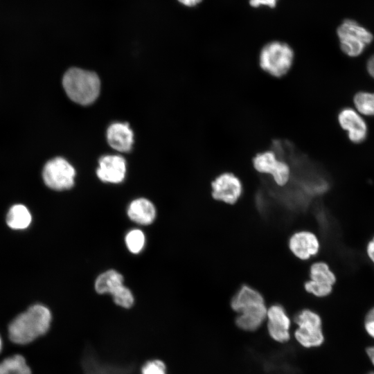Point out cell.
I'll use <instances>...</instances> for the list:
<instances>
[{"label":"cell","mask_w":374,"mask_h":374,"mask_svg":"<svg viewBox=\"0 0 374 374\" xmlns=\"http://www.w3.org/2000/svg\"><path fill=\"white\" fill-rule=\"evenodd\" d=\"M51 319V313L46 306L33 305L11 321L8 337L16 344H29L47 332Z\"/></svg>","instance_id":"1"},{"label":"cell","mask_w":374,"mask_h":374,"mask_svg":"<svg viewBox=\"0 0 374 374\" xmlns=\"http://www.w3.org/2000/svg\"><path fill=\"white\" fill-rule=\"evenodd\" d=\"M62 86L68 97L73 102L87 105L98 98L100 82L98 75L91 71L71 68L62 78Z\"/></svg>","instance_id":"2"},{"label":"cell","mask_w":374,"mask_h":374,"mask_svg":"<svg viewBox=\"0 0 374 374\" xmlns=\"http://www.w3.org/2000/svg\"><path fill=\"white\" fill-rule=\"evenodd\" d=\"M294 59V50L288 44L271 41L261 48L258 62L264 71L275 78H280L290 71Z\"/></svg>","instance_id":"3"},{"label":"cell","mask_w":374,"mask_h":374,"mask_svg":"<svg viewBox=\"0 0 374 374\" xmlns=\"http://www.w3.org/2000/svg\"><path fill=\"white\" fill-rule=\"evenodd\" d=\"M337 33L341 51L350 57L362 54L373 39L371 32L352 19L344 20L338 27Z\"/></svg>","instance_id":"4"},{"label":"cell","mask_w":374,"mask_h":374,"mask_svg":"<svg viewBox=\"0 0 374 374\" xmlns=\"http://www.w3.org/2000/svg\"><path fill=\"white\" fill-rule=\"evenodd\" d=\"M294 322L297 325L294 337L300 345L305 348H314L323 343L321 318L317 313L304 309L296 315Z\"/></svg>","instance_id":"5"},{"label":"cell","mask_w":374,"mask_h":374,"mask_svg":"<svg viewBox=\"0 0 374 374\" xmlns=\"http://www.w3.org/2000/svg\"><path fill=\"white\" fill-rule=\"evenodd\" d=\"M75 171L65 159L58 157L48 161L42 170L45 184L55 190L71 188L74 184Z\"/></svg>","instance_id":"6"},{"label":"cell","mask_w":374,"mask_h":374,"mask_svg":"<svg viewBox=\"0 0 374 374\" xmlns=\"http://www.w3.org/2000/svg\"><path fill=\"white\" fill-rule=\"evenodd\" d=\"M252 161L258 172L270 175L278 186H284L289 181L290 168L285 161L277 157L274 152L267 150L258 153Z\"/></svg>","instance_id":"7"},{"label":"cell","mask_w":374,"mask_h":374,"mask_svg":"<svg viewBox=\"0 0 374 374\" xmlns=\"http://www.w3.org/2000/svg\"><path fill=\"white\" fill-rule=\"evenodd\" d=\"M212 196L218 201L226 204H235L243 190L241 181L231 172L218 175L211 183Z\"/></svg>","instance_id":"8"},{"label":"cell","mask_w":374,"mask_h":374,"mask_svg":"<svg viewBox=\"0 0 374 374\" xmlns=\"http://www.w3.org/2000/svg\"><path fill=\"white\" fill-rule=\"evenodd\" d=\"M267 327L269 336L274 341L285 343L290 338V319L280 305L270 306L267 311Z\"/></svg>","instance_id":"9"},{"label":"cell","mask_w":374,"mask_h":374,"mask_svg":"<svg viewBox=\"0 0 374 374\" xmlns=\"http://www.w3.org/2000/svg\"><path fill=\"white\" fill-rule=\"evenodd\" d=\"M338 121L341 128L347 132L352 142L360 143L366 139L367 125L357 110L350 107L342 109L338 114Z\"/></svg>","instance_id":"10"},{"label":"cell","mask_w":374,"mask_h":374,"mask_svg":"<svg viewBox=\"0 0 374 374\" xmlns=\"http://www.w3.org/2000/svg\"><path fill=\"white\" fill-rule=\"evenodd\" d=\"M125 173L126 163L123 157L118 155H106L100 159L96 174L101 181L118 184L124 179Z\"/></svg>","instance_id":"11"},{"label":"cell","mask_w":374,"mask_h":374,"mask_svg":"<svg viewBox=\"0 0 374 374\" xmlns=\"http://www.w3.org/2000/svg\"><path fill=\"white\" fill-rule=\"evenodd\" d=\"M289 247L295 256L301 260H307L319 252L320 244L314 233L301 231L290 237Z\"/></svg>","instance_id":"12"},{"label":"cell","mask_w":374,"mask_h":374,"mask_svg":"<svg viewBox=\"0 0 374 374\" xmlns=\"http://www.w3.org/2000/svg\"><path fill=\"white\" fill-rule=\"evenodd\" d=\"M109 145L120 152H128L133 143V132L127 123H115L107 131Z\"/></svg>","instance_id":"13"},{"label":"cell","mask_w":374,"mask_h":374,"mask_svg":"<svg viewBox=\"0 0 374 374\" xmlns=\"http://www.w3.org/2000/svg\"><path fill=\"white\" fill-rule=\"evenodd\" d=\"M267 311L265 303L244 310L236 317L235 324L241 330L255 331L266 320Z\"/></svg>","instance_id":"14"},{"label":"cell","mask_w":374,"mask_h":374,"mask_svg":"<svg viewBox=\"0 0 374 374\" xmlns=\"http://www.w3.org/2000/svg\"><path fill=\"white\" fill-rule=\"evenodd\" d=\"M127 215L133 222L143 225L150 224L156 217L154 204L145 198L133 200L127 208Z\"/></svg>","instance_id":"15"},{"label":"cell","mask_w":374,"mask_h":374,"mask_svg":"<svg viewBox=\"0 0 374 374\" xmlns=\"http://www.w3.org/2000/svg\"><path fill=\"white\" fill-rule=\"evenodd\" d=\"M265 303L263 296L255 289L243 285L233 296L231 307L237 313L253 306Z\"/></svg>","instance_id":"16"},{"label":"cell","mask_w":374,"mask_h":374,"mask_svg":"<svg viewBox=\"0 0 374 374\" xmlns=\"http://www.w3.org/2000/svg\"><path fill=\"white\" fill-rule=\"evenodd\" d=\"M123 285L121 274L114 269L107 270L100 274L95 281V290L100 294H111L118 287Z\"/></svg>","instance_id":"17"},{"label":"cell","mask_w":374,"mask_h":374,"mask_svg":"<svg viewBox=\"0 0 374 374\" xmlns=\"http://www.w3.org/2000/svg\"><path fill=\"white\" fill-rule=\"evenodd\" d=\"M32 220L28 209L22 204L12 206L6 216L7 224L13 229H25Z\"/></svg>","instance_id":"18"},{"label":"cell","mask_w":374,"mask_h":374,"mask_svg":"<svg viewBox=\"0 0 374 374\" xmlns=\"http://www.w3.org/2000/svg\"><path fill=\"white\" fill-rule=\"evenodd\" d=\"M0 374H31V370L22 355H15L0 362Z\"/></svg>","instance_id":"19"},{"label":"cell","mask_w":374,"mask_h":374,"mask_svg":"<svg viewBox=\"0 0 374 374\" xmlns=\"http://www.w3.org/2000/svg\"><path fill=\"white\" fill-rule=\"evenodd\" d=\"M310 280L332 285L336 283L337 278L328 265L324 262H317L312 264L310 269Z\"/></svg>","instance_id":"20"},{"label":"cell","mask_w":374,"mask_h":374,"mask_svg":"<svg viewBox=\"0 0 374 374\" xmlns=\"http://www.w3.org/2000/svg\"><path fill=\"white\" fill-rule=\"evenodd\" d=\"M356 110L368 116H374V93L359 91L354 96Z\"/></svg>","instance_id":"21"},{"label":"cell","mask_w":374,"mask_h":374,"mask_svg":"<svg viewBox=\"0 0 374 374\" xmlns=\"http://www.w3.org/2000/svg\"><path fill=\"white\" fill-rule=\"evenodd\" d=\"M125 244L128 250L132 253H140L145 242V237L140 229H132L125 236Z\"/></svg>","instance_id":"22"},{"label":"cell","mask_w":374,"mask_h":374,"mask_svg":"<svg viewBox=\"0 0 374 374\" xmlns=\"http://www.w3.org/2000/svg\"><path fill=\"white\" fill-rule=\"evenodd\" d=\"M111 295L114 303L122 308H129L132 306L134 301L132 292L124 285L118 287Z\"/></svg>","instance_id":"23"},{"label":"cell","mask_w":374,"mask_h":374,"mask_svg":"<svg viewBox=\"0 0 374 374\" xmlns=\"http://www.w3.org/2000/svg\"><path fill=\"white\" fill-rule=\"evenodd\" d=\"M305 289L307 292L318 297H325L332 292V285L323 284L312 280L305 282Z\"/></svg>","instance_id":"24"},{"label":"cell","mask_w":374,"mask_h":374,"mask_svg":"<svg viewBox=\"0 0 374 374\" xmlns=\"http://www.w3.org/2000/svg\"><path fill=\"white\" fill-rule=\"evenodd\" d=\"M141 374H166V368L163 362L154 359L146 362L141 368Z\"/></svg>","instance_id":"25"},{"label":"cell","mask_w":374,"mask_h":374,"mask_svg":"<svg viewBox=\"0 0 374 374\" xmlns=\"http://www.w3.org/2000/svg\"><path fill=\"white\" fill-rule=\"evenodd\" d=\"M364 327L367 335L374 339V307L371 308L366 314L364 319Z\"/></svg>","instance_id":"26"},{"label":"cell","mask_w":374,"mask_h":374,"mask_svg":"<svg viewBox=\"0 0 374 374\" xmlns=\"http://www.w3.org/2000/svg\"><path fill=\"white\" fill-rule=\"evenodd\" d=\"M277 1L278 0H249V4L253 8L267 6L271 8H274L276 6Z\"/></svg>","instance_id":"27"},{"label":"cell","mask_w":374,"mask_h":374,"mask_svg":"<svg viewBox=\"0 0 374 374\" xmlns=\"http://www.w3.org/2000/svg\"><path fill=\"white\" fill-rule=\"evenodd\" d=\"M366 256L374 265V236L368 242L366 247Z\"/></svg>","instance_id":"28"},{"label":"cell","mask_w":374,"mask_h":374,"mask_svg":"<svg viewBox=\"0 0 374 374\" xmlns=\"http://www.w3.org/2000/svg\"><path fill=\"white\" fill-rule=\"evenodd\" d=\"M366 69L369 75L374 79V55L371 56L368 60Z\"/></svg>","instance_id":"29"},{"label":"cell","mask_w":374,"mask_h":374,"mask_svg":"<svg viewBox=\"0 0 374 374\" xmlns=\"http://www.w3.org/2000/svg\"><path fill=\"white\" fill-rule=\"evenodd\" d=\"M202 0H178L183 5L188 7H193L202 2Z\"/></svg>","instance_id":"30"},{"label":"cell","mask_w":374,"mask_h":374,"mask_svg":"<svg viewBox=\"0 0 374 374\" xmlns=\"http://www.w3.org/2000/svg\"><path fill=\"white\" fill-rule=\"evenodd\" d=\"M366 353L371 364L374 366V346L368 347Z\"/></svg>","instance_id":"31"},{"label":"cell","mask_w":374,"mask_h":374,"mask_svg":"<svg viewBox=\"0 0 374 374\" xmlns=\"http://www.w3.org/2000/svg\"><path fill=\"white\" fill-rule=\"evenodd\" d=\"M1 348H2V340H1V337H0V352L1 350Z\"/></svg>","instance_id":"32"},{"label":"cell","mask_w":374,"mask_h":374,"mask_svg":"<svg viewBox=\"0 0 374 374\" xmlns=\"http://www.w3.org/2000/svg\"><path fill=\"white\" fill-rule=\"evenodd\" d=\"M369 374H374V373H369Z\"/></svg>","instance_id":"33"}]
</instances>
